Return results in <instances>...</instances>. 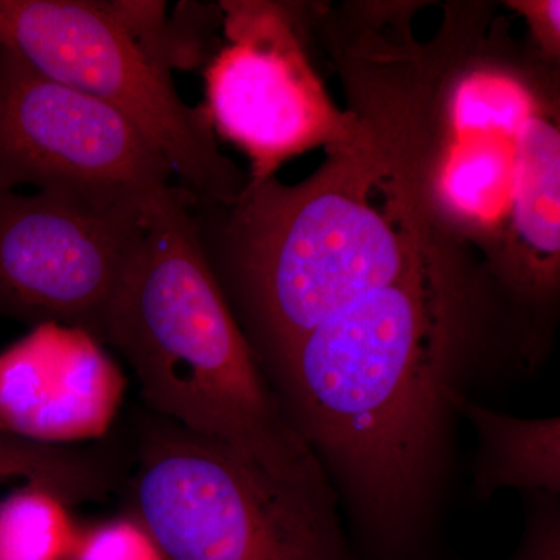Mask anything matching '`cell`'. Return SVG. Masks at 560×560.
<instances>
[{
    "label": "cell",
    "instance_id": "obj_2",
    "mask_svg": "<svg viewBox=\"0 0 560 560\" xmlns=\"http://www.w3.org/2000/svg\"><path fill=\"white\" fill-rule=\"evenodd\" d=\"M101 340L130 363L153 415L234 448L282 480L330 490L320 460L265 381L179 187L154 198Z\"/></svg>",
    "mask_w": 560,
    "mask_h": 560
},
{
    "label": "cell",
    "instance_id": "obj_1",
    "mask_svg": "<svg viewBox=\"0 0 560 560\" xmlns=\"http://www.w3.org/2000/svg\"><path fill=\"white\" fill-rule=\"evenodd\" d=\"M456 307L434 254L331 315L272 363L294 429L388 550L415 533L440 463L456 390Z\"/></svg>",
    "mask_w": 560,
    "mask_h": 560
},
{
    "label": "cell",
    "instance_id": "obj_9",
    "mask_svg": "<svg viewBox=\"0 0 560 560\" xmlns=\"http://www.w3.org/2000/svg\"><path fill=\"white\" fill-rule=\"evenodd\" d=\"M125 377L90 331L43 323L0 352V429L40 442L95 440L116 418Z\"/></svg>",
    "mask_w": 560,
    "mask_h": 560
},
{
    "label": "cell",
    "instance_id": "obj_11",
    "mask_svg": "<svg viewBox=\"0 0 560 560\" xmlns=\"http://www.w3.org/2000/svg\"><path fill=\"white\" fill-rule=\"evenodd\" d=\"M512 223L526 243V291L551 289L560 248V140L558 128L529 116L515 136Z\"/></svg>",
    "mask_w": 560,
    "mask_h": 560
},
{
    "label": "cell",
    "instance_id": "obj_7",
    "mask_svg": "<svg viewBox=\"0 0 560 560\" xmlns=\"http://www.w3.org/2000/svg\"><path fill=\"white\" fill-rule=\"evenodd\" d=\"M228 44L205 72L212 130L248 154L253 179L318 145L331 153L368 138L331 103L285 10L270 2H223Z\"/></svg>",
    "mask_w": 560,
    "mask_h": 560
},
{
    "label": "cell",
    "instance_id": "obj_10",
    "mask_svg": "<svg viewBox=\"0 0 560 560\" xmlns=\"http://www.w3.org/2000/svg\"><path fill=\"white\" fill-rule=\"evenodd\" d=\"M452 410L464 416L478 438L474 492L489 500L500 489L560 493V419H521L490 410L453 390Z\"/></svg>",
    "mask_w": 560,
    "mask_h": 560
},
{
    "label": "cell",
    "instance_id": "obj_13",
    "mask_svg": "<svg viewBox=\"0 0 560 560\" xmlns=\"http://www.w3.org/2000/svg\"><path fill=\"white\" fill-rule=\"evenodd\" d=\"M66 504L27 488L0 503V560H54L68 539Z\"/></svg>",
    "mask_w": 560,
    "mask_h": 560
},
{
    "label": "cell",
    "instance_id": "obj_4",
    "mask_svg": "<svg viewBox=\"0 0 560 560\" xmlns=\"http://www.w3.org/2000/svg\"><path fill=\"white\" fill-rule=\"evenodd\" d=\"M139 420L136 522L165 560H348L330 490L282 480L153 412Z\"/></svg>",
    "mask_w": 560,
    "mask_h": 560
},
{
    "label": "cell",
    "instance_id": "obj_15",
    "mask_svg": "<svg viewBox=\"0 0 560 560\" xmlns=\"http://www.w3.org/2000/svg\"><path fill=\"white\" fill-rule=\"evenodd\" d=\"M162 555L138 522H117L95 530L80 560H161Z\"/></svg>",
    "mask_w": 560,
    "mask_h": 560
},
{
    "label": "cell",
    "instance_id": "obj_14",
    "mask_svg": "<svg viewBox=\"0 0 560 560\" xmlns=\"http://www.w3.org/2000/svg\"><path fill=\"white\" fill-rule=\"evenodd\" d=\"M525 493L526 521L521 545L511 560H560V503L556 493Z\"/></svg>",
    "mask_w": 560,
    "mask_h": 560
},
{
    "label": "cell",
    "instance_id": "obj_5",
    "mask_svg": "<svg viewBox=\"0 0 560 560\" xmlns=\"http://www.w3.org/2000/svg\"><path fill=\"white\" fill-rule=\"evenodd\" d=\"M0 46L130 121L198 205L241 195V173L220 153L208 114L180 98L171 68L136 38L114 2L0 0Z\"/></svg>",
    "mask_w": 560,
    "mask_h": 560
},
{
    "label": "cell",
    "instance_id": "obj_8",
    "mask_svg": "<svg viewBox=\"0 0 560 560\" xmlns=\"http://www.w3.org/2000/svg\"><path fill=\"white\" fill-rule=\"evenodd\" d=\"M172 176L160 151L119 113L0 46V191L156 194L172 186Z\"/></svg>",
    "mask_w": 560,
    "mask_h": 560
},
{
    "label": "cell",
    "instance_id": "obj_16",
    "mask_svg": "<svg viewBox=\"0 0 560 560\" xmlns=\"http://www.w3.org/2000/svg\"><path fill=\"white\" fill-rule=\"evenodd\" d=\"M515 9L528 18L530 27L539 36L541 46L550 54H558L560 38V3L558 0L515 2Z\"/></svg>",
    "mask_w": 560,
    "mask_h": 560
},
{
    "label": "cell",
    "instance_id": "obj_3",
    "mask_svg": "<svg viewBox=\"0 0 560 560\" xmlns=\"http://www.w3.org/2000/svg\"><path fill=\"white\" fill-rule=\"evenodd\" d=\"M364 139L296 187L249 183L217 231L224 272L272 363L300 338L434 256L411 200Z\"/></svg>",
    "mask_w": 560,
    "mask_h": 560
},
{
    "label": "cell",
    "instance_id": "obj_6",
    "mask_svg": "<svg viewBox=\"0 0 560 560\" xmlns=\"http://www.w3.org/2000/svg\"><path fill=\"white\" fill-rule=\"evenodd\" d=\"M161 191H0V315L65 324L101 340Z\"/></svg>",
    "mask_w": 560,
    "mask_h": 560
},
{
    "label": "cell",
    "instance_id": "obj_12",
    "mask_svg": "<svg viewBox=\"0 0 560 560\" xmlns=\"http://www.w3.org/2000/svg\"><path fill=\"white\" fill-rule=\"evenodd\" d=\"M24 478L66 506L105 499L120 481L117 456L106 448L40 444L0 429V481Z\"/></svg>",
    "mask_w": 560,
    "mask_h": 560
}]
</instances>
